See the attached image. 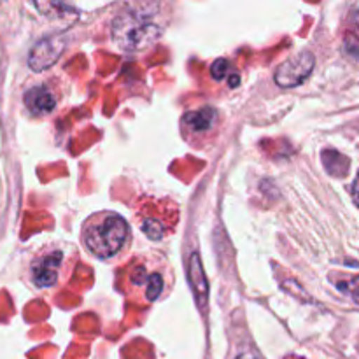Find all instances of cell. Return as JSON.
<instances>
[{"label":"cell","mask_w":359,"mask_h":359,"mask_svg":"<svg viewBox=\"0 0 359 359\" xmlns=\"http://www.w3.org/2000/svg\"><path fill=\"white\" fill-rule=\"evenodd\" d=\"M158 4L139 2L125 6L111 23V37L119 49L139 53L151 48L163 35V25L158 21Z\"/></svg>","instance_id":"cell-1"},{"label":"cell","mask_w":359,"mask_h":359,"mask_svg":"<svg viewBox=\"0 0 359 359\" xmlns=\"http://www.w3.org/2000/svg\"><path fill=\"white\" fill-rule=\"evenodd\" d=\"M174 286V272L158 255H139L126 265L123 291L140 304H154Z\"/></svg>","instance_id":"cell-2"},{"label":"cell","mask_w":359,"mask_h":359,"mask_svg":"<svg viewBox=\"0 0 359 359\" xmlns=\"http://www.w3.org/2000/svg\"><path fill=\"white\" fill-rule=\"evenodd\" d=\"M84 245L98 259L116 258L132 238L130 224L114 210H100L88 217L81 230Z\"/></svg>","instance_id":"cell-3"},{"label":"cell","mask_w":359,"mask_h":359,"mask_svg":"<svg viewBox=\"0 0 359 359\" xmlns=\"http://www.w3.org/2000/svg\"><path fill=\"white\" fill-rule=\"evenodd\" d=\"M135 219L144 235L151 241H161L165 235L172 233L179 221V207L172 200H149L140 205L135 212Z\"/></svg>","instance_id":"cell-4"},{"label":"cell","mask_w":359,"mask_h":359,"mask_svg":"<svg viewBox=\"0 0 359 359\" xmlns=\"http://www.w3.org/2000/svg\"><path fill=\"white\" fill-rule=\"evenodd\" d=\"M69 249L63 245H49L42 249L30 265V279L39 290L56 286L69 270Z\"/></svg>","instance_id":"cell-5"},{"label":"cell","mask_w":359,"mask_h":359,"mask_svg":"<svg viewBox=\"0 0 359 359\" xmlns=\"http://www.w3.org/2000/svg\"><path fill=\"white\" fill-rule=\"evenodd\" d=\"M219 111L216 107H200L188 111L181 118V132L191 146H203L212 140L219 130Z\"/></svg>","instance_id":"cell-6"},{"label":"cell","mask_w":359,"mask_h":359,"mask_svg":"<svg viewBox=\"0 0 359 359\" xmlns=\"http://www.w3.org/2000/svg\"><path fill=\"white\" fill-rule=\"evenodd\" d=\"M314 55L311 51H300L294 56L287 58L286 62L280 63L276 69L273 79L279 84L280 88H294L300 86L305 79L312 74L314 70Z\"/></svg>","instance_id":"cell-7"},{"label":"cell","mask_w":359,"mask_h":359,"mask_svg":"<svg viewBox=\"0 0 359 359\" xmlns=\"http://www.w3.org/2000/svg\"><path fill=\"white\" fill-rule=\"evenodd\" d=\"M67 48V37L62 34L49 35V37L41 39L37 44L32 48L30 56H28V65L35 72L48 70L49 67L55 65L62 53Z\"/></svg>","instance_id":"cell-8"},{"label":"cell","mask_w":359,"mask_h":359,"mask_svg":"<svg viewBox=\"0 0 359 359\" xmlns=\"http://www.w3.org/2000/svg\"><path fill=\"white\" fill-rule=\"evenodd\" d=\"M25 107L34 116H48L58 105V97L48 84H35L28 88L23 95Z\"/></svg>","instance_id":"cell-9"},{"label":"cell","mask_w":359,"mask_h":359,"mask_svg":"<svg viewBox=\"0 0 359 359\" xmlns=\"http://www.w3.org/2000/svg\"><path fill=\"white\" fill-rule=\"evenodd\" d=\"M189 284H191L193 291L196 294V300H198V307L202 311H205L207 297H209V286L205 283V273H203L202 263H200V256L196 252H193L191 259H189Z\"/></svg>","instance_id":"cell-10"},{"label":"cell","mask_w":359,"mask_h":359,"mask_svg":"<svg viewBox=\"0 0 359 359\" xmlns=\"http://www.w3.org/2000/svg\"><path fill=\"white\" fill-rule=\"evenodd\" d=\"M210 74L216 81H223L228 77V83H230L231 88H237L238 83H241V77H238V74H235L228 60H216L210 67Z\"/></svg>","instance_id":"cell-11"},{"label":"cell","mask_w":359,"mask_h":359,"mask_svg":"<svg viewBox=\"0 0 359 359\" xmlns=\"http://www.w3.org/2000/svg\"><path fill=\"white\" fill-rule=\"evenodd\" d=\"M340 290L347 291L351 297H354L359 302V277H347L346 283L339 284Z\"/></svg>","instance_id":"cell-12"},{"label":"cell","mask_w":359,"mask_h":359,"mask_svg":"<svg viewBox=\"0 0 359 359\" xmlns=\"http://www.w3.org/2000/svg\"><path fill=\"white\" fill-rule=\"evenodd\" d=\"M353 198H354V203L359 207V174L356 177V181H354L353 184Z\"/></svg>","instance_id":"cell-13"},{"label":"cell","mask_w":359,"mask_h":359,"mask_svg":"<svg viewBox=\"0 0 359 359\" xmlns=\"http://www.w3.org/2000/svg\"><path fill=\"white\" fill-rule=\"evenodd\" d=\"M235 359H256V356H255V354H251V353H244V354H241V356L235 358Z\"/></svg>","instance_id":"cell-14"}]
</instances>
